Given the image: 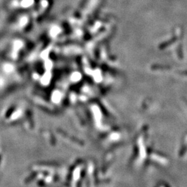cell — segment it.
Masks as SVG:
<instances>
[{
	"label": "cell",
	"instance_id": "obj_1",
	"mask_svg": "<svg viewBox=\"0 0 187 187\" xmlns=\"http://www.w3.org/2000/svg\"><path fill=\"white\" fill-rule=\"evenodd\" d=\"M175 41V38H173V40H169L168 41V42H164V43H162L161 45L159 46V48H161V49H162V48H166V47H168V46H169L170 45H172V44H173Z\"/></svg>",
	"mask_w": 187,
	"mask_h": 187
}]
</instances>
